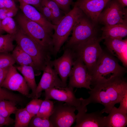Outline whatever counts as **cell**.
Masks as SVG:
<instances>
[{"mask_svg": "<svg viewBox=\"0 0 127 127\" xmlns=\"http://www.w3.org/2000/svg\"><path fill=\"white\" fill-rule=\"evenodd\" d=\"M94 86L88 92L89 96L85 99L86 103L101 104L104 107L101 112L108 114L116 104L119 103L127 90V83L123 77H117Z\"/></svg>", "mask_w": 127, "mask_h": 127, "instance_id": "6da1fadb", "label": "cell"}, {"mask_svg": "<svg viewBox=\"0 0 127 127\" xmlns=\"http://www.w3.org/2000/svg\"><path fill=\"white\" fill-rule=\"evenodd\" d=\"M126 72V69L119 64L113 56L103 51L91 73V85L123 77Z\"/></svg>", "mask_w": 127, "mask_h": 127, "instance_id": "7a4b0ae2", "label": "cell"}, {"mask_svg": "<svg viewBox=\"0 0 127 127\" xmlns=\"http://www.w3.org/2000/svg\"><path fill=\"white\" fill-rule=\"evenodd\" d=\"M14 40L29 55L38 71H43L51 60L52 52L38 44L20 28L14 35Z\"/></svg>", "mask_w": 127, "mask_h": 127, "instance_id": "3957f363", "label": "cell"}, {"mask_svg": "<svg viewBox=\"0 0 127 127\" xmlns=\"http://www.w3.org/2000/svg\"><path fill=\"white\" fill-rule=\"evenodd\" d=\"M55 25L52 35L53 49L52 55H57L60 48L68 39L73 26L78 19L84 14L75 5Z\"/></svg>", "mask_w": 127, "mask_h": 127, "instance_id": "277c9868", "label": "cell"}, {"mask_svg": "<svg viewBox=\"0 0 127 127\" xmlns=\"http://www.w3.org/2000/svg\"><path fill=\"white\" fill-rule=\"evenodd\" d=\"M16 20L21 30L52 53L53 34L47 32L38 24L28 18L22 13L17 15Z\"/></svg>", "mask_w": 127, "mask_h": 127, "instance_id": "5b68a950", "label": "cell"}, {"mask_svg": "<svg viewBox=\"0 0 127 127\" xmlns=\"http://www.w3.org/2000/svg\"><path fill=\"white\" fill-rule=\"evenodd\" d=\"M95 24L83 14L74 25L71 36L64 45V49L71 48L97 37Z\"/></svg>", "mask_w": 127, "mask_h": 127, "instance_id": "8992f818", "label": "cell"}, {"mask_svg": "<svg viewBox=\"0 0 127 127\" xmlns=\"http://www.w3.org/2000/svg\"><path fill=\"white\" fill-rule=\"evenodd\" d=\"M101 40L95 37L70 48L75 57L82 59L90 74L103 51L100 44Z\"/></svg>", "mask_w": 127, "mask_h": 127, "instance_id": "52a82bcc", "label": "cell"}, {"mask_svg": "<svg viewBox=\"0 0 127 127\" xmlns=\"http://www.w3.org/2000/svg\"><path fill=\"white\" fill-rule=\"evenodd\" d=\"M72 87H53L45 90V99H53L64 102L75 107L78 111L87 110V105L85 99L77 98Z\"/></svg>", "mask_w": 127, "mask_h": 127, "instance_id": "ba28073f", "label": "cell"}, {"mask_svg": "<svg viewBox=\"0 0 127 127\" xmlns=\"http://www.w3.org/2000/svg\"><path fill=\"white\" fill-rule=\"evenodd\" d=\"M99 18L98 22L104 26L127 22V10L118 0H110Z\"/></svg>", "mask_w": 127, "mask_h": 127, "instance_id": "9c48e42d", "label": "cell"}, {"mask_svg": "<svg viewBox=\"0 0 127 127\" xmlns=\"http://www.w3.org/2000/svg\"><path fill=\"white\" fill-rule=\"evenodd\" d=\"M67 86L74 88H84L91 90L92 78L82 59L75 57L69 77Z\"/></svg>", "mask_w": 127, "mask_h": 127, "instance_id": "30bf717a", "label": "cell"}, {"mask_svg": "<svg viewBox=\"0 0 127 127\" xmlns=\"http://www.w3.org/2000/svg\"><path fill=\"white\" fill-rule=\"evenodd\" d=\"M76 110L75 107L65 103H58L54 105L49 119L53 127H70L76 120L75 112Z\"/></svg>", "mask_w": 127, "mask_h": 127, "instance_id": "8fae6325", "label": "cell"}, {"mask_svg": "<svg viewBox=\"0 0 127 127\" xmlns=\"http://www.w3.org/2000/svg\"><path fill=\"white\" fill-rule=\"evenodd\" d=\"M62 55L58 58L51 60L50 63L60 76L62 87H67V81L71 72L75 57L70 48L64 49Z\"/></svg>", "mask_w": 127, "mask_h": 127, "instance_id": "7c38bea8", "label": "cell"}, {"mask_svg": "<svg viewBox=\"0 0 127 127\" xmlns=\"http://www.w3.org/2000/svg\"><path fill=\"white\" fill-rule=\"evenodd\" d=\"M1 87L18 92L29 97V87L24 77L19 74L13 65L9 67L8 71Z\"/></svg>", "mask_w": 127, "mask_h": 127, "instance_id": "4fadbf2b", "label": "cell"}, {"mask_svg": "<svg viewBox=\"0 0 127 127\" xmlns=\"http://www.w3.org/2000/svg\"><path fill=\"white\" fill-rule=\"evenodd\" d=\"M43 71V74L34 92L32 94H30L29 98H38L44 90L52 87H62L60 79L50 62Z\"/></svg>", "mask_w": 127, "mask_h": 127, "instance_id": "5bb4252c", "label": "cell"}, {"mask_svg": "<svg viewBox=\"0 0 127 127\" xmlns=\"http://www.w3.org/2000/svg\"><path fill=\"white\" fill-rule=\"evenodd\" d=\"M110 0H77L74 4L84 14L96 24L99 16Z\"/></svg>", "mask_w": 127, "mask_h": 127, "instance_id": "9a60e30c", "label": "cell"}, {"mask_svg": "<svg viewBox=\"0 0 127 127\" xmlns=\"http://www.w3.org/2000/svg\"><path fill=\"white\" fill-rule=\"evenodd\" d=\"M87 111H78L75 127H107L106 116L100 111L87 113Z\"/></svg>", "mask_w": 127, "mask_h": 127, "instance_id": "2e32d148", "label": "cell"}, {"mask_svg": "<svg viewBox=\"0 0 127 127\" xmlns=\"http://www.w3.org/2000/svg\"><path fill=\"white\" fill-rule=\"evenodd\" d=\"M104 40V43L111 55L117 58L127 67V39L107 38Z\"/></svg>", "mask_w": 127, "mask_h": 127, "instance_id": "e0dca14e", "label": "cell"}, {"mask_svg": "<svg viewBox=\"0 0 127 127\" xmlns=\"http://www.w3.org/2000/svg\"><path fill=\"white\" fill-rule=\"evenodd\" d=\"M19 1L20 8L22 13L26 17L40 24L48 32L53 34L54 25L48 21L33 6L21 1Z\"/></svg>", "mask_w": 127, "mask_h": 127, "instance_id": "ac0fdd59", "label": "cell"}, {"mask_svg": "<svg viewBox=\"0 0 127 127\" xmlns=\"http://www.w3.org/2000/svg\"><path fill=\"white\" fill-rule=\"evenodd\" d=\"M102 31L101 40L107 38L123 39L127 35V22L109 26H104L101 29Z\"/></svg>", "mask_w": 127, "mask_h": 127, "instance_id": "d6986e66", "label": "cell"}, {"mask_svg": "<svg viewBox=\"0 0 127 127\" xmlns=\"http://www.w3.org/2000/svg\"><path fill=\"white\" fill-rule=\"evenodd\" d=\"M106 116L107 127H124L127 124V114L114 106Z\"/></svg>", "mask_w": 127, "mask_h": 127, "instance_id": "ffe728a7", "label": "cell"}, {"mask_svg": "<svg viewBox=\"0 0 127 127\" xmlns=\"http://www.w3.org/2000/svg\"><path fill=\"white\" fill-rule=\"evenodd\" d=\"M12 52V55L16 62L20 65L32 67L34 70L35 75H39L40 73L37 70L31 57L19 46L17 45Z\"/></svg>", "mask_w": 127, "mask_h": 127, "instance_id": "44dd1931", "label": "cell"}, {"mask_svg": "<svg viewBox=\"0 0 127 127\" xmlns=\"http://www.w3.org/2000/svg\"><path fill=\"white\" fill-rule=\"evenodd\" d=\"M16 69L22 74L27 83L32 91L31 94L34 92L37 85L36 83L35 71L33 68L29 66L23 65L17 66Z\"/></svg>", "mask_w": 127, "mask_h": 127, "instance_id": "7402d4cb", "label": "cell"}, {"mask_svg": "<svg viewBox=\"0 0 127 127\" xmlns=\"http://www.w3.org/2000/svg\"><path fill=\"white\" fill-rule=\"evenodd\" d=\"M15 114V127H27L32 116L25 108L18 109Z\"/></svg>", "mask_w": 127, "mask_h": 127, "instance_id": "603a6c76", "label": "cell"}, {"mask_svg": "<svg viewBox=\"0 0 127 127\" xmlns=\"http://www.w3.org/2000/svg\"><path fill=\"white\" fill-rule=\"evenodd\" d=\"M41 5L47 6L50 9L53 18L52 24L54 25L65 15L57 4L52 0H42Z\"/></svg>", "mask_w": 127, "mask_h": 127, "instance_id": "cb8c5ba5", "label": "cell"}, {"mask_svg": "<svg viewBox=\"0 0 127 127\" xmlns=\"http://www.w3.org/2000/svg\"><path fill=\"white\" fill-rule=\"evenodd\" d=\"M17 103L9 100L0 99V115L5 117H10V115L15 114L18 108Z\"/></svg>", "mask_w": 127, "mask_h": 127, "instance_id": "d4e9b609", "label": "cell"}, {"mask_svg": "<svg viewBox=\"0 0 127 127\" xmlns=\"http://www.w3.org/2000/svg\"><path fill=\"white\" fill-rule=\"evenodd\" d=\"M14 35H0V52L9 53L15 48Z\"/></svg>", "mask_w": 127, "mask_h": 127, "instance_id": "484cf974", "label": "cell"}, {"mask_svg": "<svg viewBox=\"0 0 127 127\" xmlns=\"http://www.w3.org/2000/svg\"><path fill=\"white\" fill-rule=\"evenodd\" d=\"M54 106L53 102L50 99L43 100L39 110L36 115L41 118L49 119L53 112Z\"/></svg>", "mask_w": 127, "mask_h": 127, "instance_id": "4316f807", "label": "cell"}, {"mask_svg": "<svg viewBox=\"0 0 127 127\" xmlns=\"http://www.w3.org/2000/svg\"><path fill=\"white\" fill-rule=\"evenodd\" d=\"M2 29L8 34L14 35L18 29L14 20L12 17L6 18L1 21Z\"/></svg>", "mask_w": 127, "mask_h": 127, "instance_id": "83f0119b", "label": "cell"}, {"mask_svg": "<svg viewBox=\"0 0 127 127\" xmlns=\"http://www.w3.org/2000/svg\"><path fill=\"white\" fill-rule=\"evenodd\" d=\"M31 127H53L49 119L43 118L36 115L32 118L29 124Z\"/></svg>", "mask_w": 127, "mask_h": 127, "instance_id": "f1b7e54d", "label": "cell"}, {"mask_svg": "<svg viewBox=\"0 0 127 127\" xmlns=\"http://www.w3.org/2000/svg\"><path fill=\"white\" fill-rule=\"evenodd\" d=\"M43 100L33 98L25 108L32 117L36 115L40 108Z\"/></svg>", "mask_w": 127, "mask_h": 127, "instance_id": "f546056e", "label": "cell"}, {"mask_svg": "<svg viewBox=\"0 0 127 127\" xmlns=\"http://www.w3.org/2000/svg\"><path fill=\"white\" fill-rule=\"evenodd\" d=\"M16 63L12 54L9 53L0 52V68L9 67Z\"/></svg>", "mask_w": 127, "mask_h": 127, "instance_id": "4dcf8cb0", "label": "cell"}, {"mask_svg": "<svg viewBox=\"0 0 127 127\" xmlns=\"http://www.w3.org/2000/svg\"><path fill=\"white\" fill-rule=\"evenodd\" d=\"M0 99L12 101L17 103L20 102L22 100L19 96L1 87H0Z\"/></svg>", "mask_w": 127, "mask_h": 127, "instance_id": "1f68e13d", "label": "cell"}, {"mask_svg": "<svg viewBox=\"0 0 127 127\" xmlns=\"http://www.w3.org/2000/svg\"><path fill=\"white\" fill-rule=\"evenodd\" d=\"M58 5L60 8L66 15L71 10L70 6L73 0H52Z\"/></svg>", "mask_w": 127, "mask_h": 127, "instance_id": "d6a6232c", "label": "cell"}, {"mask_svg": "<svg viewBox=\"0 0 127 127\" xmlns=\"http://www.w3.org/2000/svg\"><path fill=\"white\" fill-rule=\"evenodd\" d=\"M18 10V8H0V19L2 20L7 17H12L16 14Z\"/></svg>", "mask_w": 127, "mask_h": 127, "instance_id": "836d02e7", "label": "cell"}, {"mask_svg": "<svg viewBox=\"0 0 127 127\" xmlns=\"http://www.w3.org/2000/svg\"><path fill=\"white\" fill-rule=\"evenodd\" d=\"M37 10L41 13L48 21L52 24L53 21V16L52 12L49 8L47 6L41 5L40 7Z\"/></svg>", "mask_w": 127, "mask_h": 127, "instance_id": "e575fe53", "label": "cell"}, {"mask_svg": "<svg viewBox=\"0 0 127 127\" xmlns=\"http://www.w3.org/2000/svg\"><path fill=\"white\" fill-rule=\"evenodd\" d=\"M119 103L120 105L118 108L124 113L127 114V90L123 94Z\"/></svg>", "mask_w": 127, "mask_h": 127, "instance_id": "d590c367", "label": "cell"}, {"mask_svg": "<svg viewBox=\"0 0 127 127\" xmlns=\"http://www.w3.org/2000/svg\"><path fill=\"white\" fill-rule=\"evenodd\" d=\"M14 120L10 117H4L0 115V127L13 124Z\"/></svg>", "mask_w": 127, "mask_h": 127, "instance_id": "8d00e7d4", "label": "cell"}, {"mask_svg": "<svg viewBox=\"0 0 127 127\" xmlns=\"http://www.w3.org/2000/svg\"><path fill=\"white\" fill-rule=\"evenodd\" d=\"M25 3L31 5L38 9L40 7L42 0H18Z\"/></svg>", "mask_w": 127, "mask_h": 127, "instance_id": "74e56055", "label": "cell"}, {"mask_svg": "<svg viewBox=\"0 0 127 127\" xmlns=\"http://www.w3.org/2000/svg\"><path fill=\"white\" fill-rule=\"evenodd\" d=\"M3 8L16 9L17 8L13 0H2Z\"/></svg>", "mask_w": 127, "mask_h": 127, "instance_id": "f35d334b", "label": "cell"}, {"mask_svg": "<svg viewBox=\"0 0 127 127\" xmlns=\"http://www.w3.org/2000/svg\"><path fill=\"white\" fill-rule=\"evenodd\" d=\"M9 67L0 68V87L6 77Z\"/></svg>", "mask_w": 127, "mask_h": 127, "instance_id": "ab89813d", "label": "cell"}, {"mask_svg": "<svg viewBox=\"0 0 127 127\" xmlns=\"http://www.w3.org/2000/svg\"><path fill=\"white\" fill-rule=\"evenodd\" d=\"M120 3L124 7L127 6V0H118Z\"/></svg>", "mask_w": 127, "mask_h": 127, "instance_id": "60d3db41", "label": "cell"}, {"mask_svg": "<svg viewBox=\"0 0 127 127\" xmlns=\"http://www.w3.org/2000/svg\"><path fill=\"white\" fill-rule=\"evenodd\" d=\"M1 20L0 19V35L2 34L4 32L1 28Z\"/></svg>", "mask_w": 127, "mask_h": 127, "instance_id": "b9f144b4", "label": "cell"}]
</instances>
